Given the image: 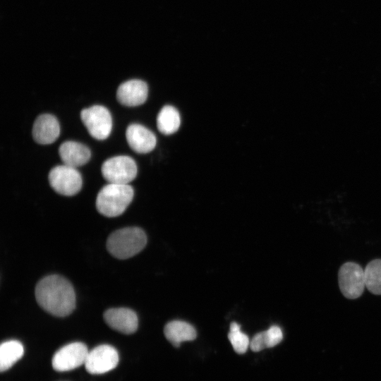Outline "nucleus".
I'll return each mask as SVG.
<instances>
[{"label":"nucleus","mask_w":381,"mask_h":381,"mask_svg":"<svg viewBox=\"0 0 381 381\" xmlns=\"http://www.w3.org/2000/svg\"><path fill=\"white\" fill-rule=\"evenodd\" d=\"M39 306L49 313L64 317L75 306V294L71 284L64 277L54 274L42 279L35 288Z\"/></svg>","instance_id":"f257e3e1"},{"label":"nucleus","mask_w":381,"mask_h":381,"mask_svg":"<svg viewBox=\"0 0 381 381\" xmlns=\"http://www.w3.org/2000/svg\"><path fill=\"white\" fill-rule=\"evenodd\" d=\"M133 195L134 190L130 185L109 183L98 193L96 207L104 216L117 217L126 210Z\"/></svg>","instance_id":"f03ea898"},{"label":"nucleus","mask_w":381,"mask_h":381,"mask_svg":"<svg viewBox=\"0 0 381 381\" xmlns=\"http://www.w3.org/2000/svg\"><path fill=\"white\" fill-rule=\"evenodd\" d=\"M147 243L143 229L126 227L111 233L107 241L108 251L115 258L127 259L140 252Z\"/></svg>","instance_id":"7ed1b4c3"},{"label":"nucleus","mask_w":381,"mask_h":381,"mask_svg":"<svg viewBox=\"0 0 381 381\" xmlns=\"http://www.w3.org/2000/svg\"><path fill=\"white\" fill-rule=\"evenodd\" d=\"M137 171L135 162L126 155L111 157L101 167L104 179L110 183L128 184L136 177Z\"/></svg>","instance_id":"20e7f679"},{"label":"nucleus","mask_w":381,"mask_h":381,"mask_svg":"<svg viewBox=\"0 0 381 381\" xmlns=\"http://www.w3.org/2000/svg\"><path fill=\"white\" fill-rule=\"evenodd\" d=\"M81 120L90 135L103 140L112 129V117L109 111L102 105H94L80 111Z\"/></svg>","instance_id":"39448f33"},{"label":"nucleus","mask_w":381,"mask_h":381,"mask_svg":"<svg viewBox=\"0 0 381 381\" xmlns=\"http://www.w3.org/2000/svg\"><path fill=\"white\" fill-rule=\"evenodd\" d=\"M49 181L56 193L65 196L77 194L83 184L81 175L76 168L65 164L56 166L50 170Z\"/></svg>","instance_id":"423d86ee"},{"label":"nucleus","mask_w":381,"mask_h":381,"mask_svg":"<svg viewBox=\"0 0 381 381\" xmlns=\"http://www.w3.org/2000/svg\"><path fill=\"white\" fill-rule=\"evenodd\" d=\"M338 282L343 296L356 299L362 295L365 287L364 270L354 262H346L339 270Z\"/></svg>","instance_id":"0eeeda50"},{"label":"nucleus","mask_w":381,"mask_h":381,"mask_svg":"<svg viewBox=\"0 0 381 381\" xmlns=\"http://www.w3.org/2000/svg\"><path fill=\"white\" fill-rule=\"evenodd\" d=\"M88 349L81 342H73L59 349L53 356L52 367L59 372L73 370L85 364Z\"/></svg>","instance_id":"6e6552de"},{"label":"nucleus","mask_w":381,"mask_h":381,"mask_svg":"<svg viewBox=\"0 0 381 381\" xmlns=\"http://www.w3.org/2000/svg\"><path fill=\"white\" fill-rule=\"evenodd\" d=\"M119 360V353L114 347L102 344L88 351L84 365L89 373L99 375L113 370Z\"/></svg>","instance_id":"1a4fd4ad"},{"label":"nucleus","mask_w":381,"mask_h":381,"mask_svg":"<svg viewBox=\"0 0 381 381\" xmlns=\"http://www.w3.org/2000/svg\"><path fill=\"white\" fill-rule=\"evenodd\" d=\"M104 319L111 328L123 334H132L138 326L136 313L126 308L108 309L104 313Z\"/></svg>","instance_id":"9d476101"},{"label":"nucleus","mask_w":381,"mask_h":381,"mask_svg":"<svg viewBox=\"0 0 381 381\" xmlns=\"http://www.w3.org/2000/svg\"><path fill=\"white\" fill-rule=\"evenodd\" d=\"M147 94V83L140 80L133 79L119 85L116 91V98L123 106L137 107L145 103Z\"/></svg>","instance_id":"9b49d317"},{"label":"nucleus","mask_w":381,"mask_h":381,"mask_svg":"<svg viewBox=\"0 0 381 381\" xmlns=\"http://www.w3.org/2000/svg\"><path fill=\"white\" fill-rule=\"evenodd\" d=\"M126 138L130 147L140 154L151 152L157 144L155 135L150 130L138 123H132L127 127Z\"/></svg>","instance_id":"f8f14e48"},{"label":"nucleus","mask_w":381,"mask_h":381,"mask_svg":"<svg viewBox=\"0 0 381 381\" xmlns=\"http://www.w3.org/2000/svg\"><path fill=\"white\" fill-rule=\"evenodd\" d=\"M60 134V126L56 118L49 114L40 115L34 122L32 138L41 145L54 143Z\"/></svg>","instance_id":"ddd939ff"},{"label":"nucleus","mask_w":381,"mask_h":381,"mask_svg":"<svg viewBox=\"0 0 381 381\" xmlns=\"http://www.w3.org/2000/svg\"><path fill=\"white\" fill-rule=\"evenodd\" d=\"M59 154L64 164L77 168L85 164L90 159V149L75 141H65L59 148Z\"/></svg>","instance_id":"4468645a"},{"label":"nucleus","mask_w":381,"mask_h":381,"mask_svg":"<svg viewBox=\"0 0 381 381\" xmlns=\"http://www.w3.org/2000/svg\"><path fill=\"white\" fill-rule=\"evenodd\" d=\"M166 338L175 346L179 347L183 341H192L196 337L195 328L181 320L168 322L164 329Z\"/></svg>","instance_id":"2eb2a0df"},{"label":"nucleus","mask_w":381,"mask_h":381,"mask_svg":"<svg viewBox=\"0 0 381 381\" xmlns=\"http://www.w3.org/2000/svg\"><path fill=\"white\" fill-rule=\"evenodd\" d=\"M181 125V117L178 110L171 105L163 107L157 118V126L164 135H171L176 132Z\"/></svg>","instance_id":"dca6fc26"},{"label":"nucleus","mask_w":381,"mask_h":381,"mask_svg":"<svg viewBox=\"0 0 381 381\" xmlns=\"http://www.w3.org/2000/svg\"><path fill=\"white\" fill-rule=\"evenodd\" d=\"M24 353L23 344L17 340L4 341L0 346V370H7L16 363Z\"/></svg>","instance_id":"f3484780"},{"label":"nucleus","mask_w":381,"mask_h":381,"mask_svg":"<svg viewBox=\"0 0 381 381\" xmlns=\"http://www.w3.org/2000/svg\"><path fill=\"white\" fill-rule=\"evenodd\" d=\"M364 275L368 290L375 295H381V259L369 262L364 270Z\"/></svg>","instance_id":"a211bd4d"},{"label":"nucleus","mask_w":381,"mask_h":381,"mask_svg":"<svg viewBox=\"0 0 381 381\" xmlns=\"http://www.w3.org/2000/svg\"><path fill=\"white\" fill-rule=\"evenodd\" d=\"M228 338L234 351L239 354L244 353L250 346L248 337L241 331V327L236 322L231 323Z\"/></svg>","instance_id":"6ab92c4d"},{"label":"nucleus","mask_w":381,"mask_h":381,"mask_svg":"<svg viewBox=\"0 0 381 381\" xmlns=\"http://www.w3.org/2000/svg\"><path fill=\"white\" fill-rule=\"evenodd\" d=\"M262 332L266 348H272L277 345L282 340V331L277 325L271 326L268 329Z\"/></svg>","instance_id":"aec40b11"}]
</instances>
